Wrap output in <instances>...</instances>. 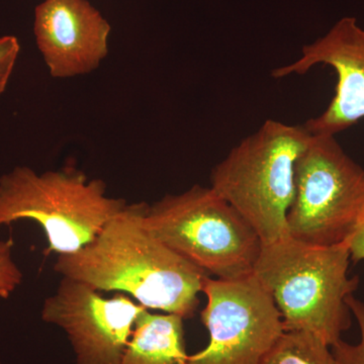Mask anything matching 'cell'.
Returning <instances> with one entry per match:
<instances>
[{"label":"cell","mask_w":364,"mask_h":364,"mask_svg":"<svg viewBox=\"0 0 364 364\" xmlns=\"http://www.w3.org/2000/svg\"><path fill=\"white\" fill-rule=\"evenodd\" d=\"M350 251V259L353 263L364 260V208L351 236L347 239Z\"/></svg>","instance_id":"16"},{"label":"cell","mask_w":364,"mask_h":364,"mask_svg":"<svg viewBox=\"0 0 364 364\" xmlns=\"http://www.w3.org/2000/svg\"><path fill=\"white\" fill-rule=\"evenodd\" d=\"M304 126L267 119L210 173V188L253 227L262 245L289 237L294 167L310 142Z\"/></svg>","instance_id":"3"},{"label":"cell","mask_w":364,"mask_h":364,"mask_svg":"<svg viewBox=\"0 0 364 364\" xmlns=\"http://www.w3.org/2000/svg\"><path fill=\"white\" fill-rule=\"evenodd\" d=\"M128 203L107 196V184L69 167L38 174L18 166L0 177V227L38 223L48 241L46 255L77 252Z\"/></svg>","instance_id":"4"},{"label":"cell","mask_w":364,"mask_h":364,"mask_svg":"<svg viewBox=\"0 0 364 364\" xmlns=\"http://www.w3.org/2000/svg\"><path fill=\"white\" fill-rule=\"evenodd\" d=\"M202 293L207 306L200 320L208 332L203 350L188 364H260L284 331L272 296L255 275L225 280L207 277Z\"/></svg>","instance_id":"7"},{"label":"cell","mask_w":364,"mask_h":364,"mask_svg":"<svg viewBox=\"0 0 364 364\" xmlns=\"http://www.w3.org/2000/svg\"><path fill=\"white\" fill-rule=\"evenodd\" d=\"M144 224L167 247L217 279L253 274L262 242L212 188L191 186L148 207Z\"/></svg>","instance_id":"5"},{"label":"cell","mask_w":364,"mask_h":364,"mask_svg":"<svg viewBox=\"0 0 364 364\" xmlns=\"http://www.w3.org/2000/svg\"><path fill=\"white\" fill-rule=\"evenodd\" d=\"M147 309L127 294L111 299L82 282L62 277L45 299L42 318L66 333L75 364H121L136 318Z\"/></svg>","instance_id":"8"},{"label":"cell","mask_w":364,"mask_h":364,"mask_svg":"<svg viewBox=\"0 0 364 364\" xmlns=\"http://www.w3.org/2000/svg\"><path fill=\"white\" fill-rule=\"evenodd\" d=\"M149 205L132 203L77 252L58 255L55 272L97 291H117L147 309L193 318L207 272L167 247L144 224Z\"/></svg>","instance_id":"1"},{"label":"cell","mask_w":364,"mask_h":364,"mask_svg":"<svg viewBox=\"0 0 364 364\" xmlns=\"http://www.w3.org/2000/svg\"><path fill=\"white\" fill-rule=\"evenodd\" d=\"M348 241L310 245L291 237L262 245L253 274L270 294L284 331L301 330L332 345L352 325L346 299L359 287L348 277Z\"/></svg>","instance_id":"2"},{"label":"cell","mask_w":364,"mask_h":364,"mask_svg":"<svg viewBox=\"0 0 364 364\" xmlns=\"http://www.w3.org/2000/svg\"><path fill=\"white\" fill-rule=\"evenodd\" d=\"M14 240L0 241V299H7L21 286L23 274L13 258Z\"/></svg>","instance_id":"14"},{"label":"cell","mask_w":364,"mask_h":364,"mask_svg":"<svg viewBox=\"0 0 364 364\" xmlns=\"http://www.w3.org/2000/svg\"><path fill=\"white\" fill-rule=\"evenodd\" d=\"M183 320L181 316L144 310L121 364H188Z\"/></svg>","instance_id":"11"},{"label":"cell","mask_w":364,"mask_h":364,"mask_svg":"<svg viewBox=\"0 0 364 364\" xmlns=\"http://www.w3.org/2000/svg\"><path fill=\"white\" fill-rule=\"evenodd\" d=\"M20 51V43L16 37L4 36L0 38V97L6 90Z\"/></svg>","instance_id":"15"},{"label":"cell","mask_w":364,"mask_h":364,"mask_svg":"<svg viewBox=\"0 0 364 364\" xmlns=\"http://www.w3.org/2000/svg\"><path fill=\"white\" fill-rule=\"evenodd\" d=\"M363 208V167L335 136H311L294 167L289 237L310 245L342 243L353 233Z\"/></svg>","instance_id":"6"},{"label":"cell","mask_w":364,"mask_h":364,"mask_svg":"<svg viewBox=\"0 0 364 364\" xmlns=\"http://www.w3.org/2000/svg\"><path fill=\"white\" fill-rule=\"evenodd\" d=\"M112 26L88 0H43L33 33L52 77L68 79L97 70L109 54Z\"/></svg>","instance_id":"10"},{"label":"cell","mask_w":364,"mask_h":364,"mask_svg":"<svg viewBox=\"0 0 364 364\" xmlns=\"http://www.w3.org/2000/svg\"><path fill=\"white\" fill-rule=\"evenodd\" d=\"M346 303L350 308L352 315L358 321L360 329V341L353 345L340 339L332 345V353L337 364H364V304L353 294L348 296Z\"/></svg>","instance_id":"13"},{"label":"cell","mask_w":364,"mask_h":364,"mask_svg":"<svg viewBox=\"0 0 364 364\" xmlns=\"http://www.w3.org/2000/svg\"><path fill=\"white\" fill-rule=\"evenodd\" d=\"M260 364H337L331 347L312 333L284 331Z\"/></svg>","instance_id":"12"},{"label":"cell","mask_w":364,"mask_h":364,"mask_svg":"<svg viewBox=\"0 0 364 364\" xmlns=\"http://www.w3.org/2000/svg\"><path fill=\"white\" fill-rule=\"evenodd\" d=\"M320 64L336 72L335 95L320 116L303 126L312 135L335 136L364 117V28L356 18L340 20L324 37L306 45L296 61L275 69L272 76L301 75Z\"/></svg>","instance_id":"9"}]
</instances>
